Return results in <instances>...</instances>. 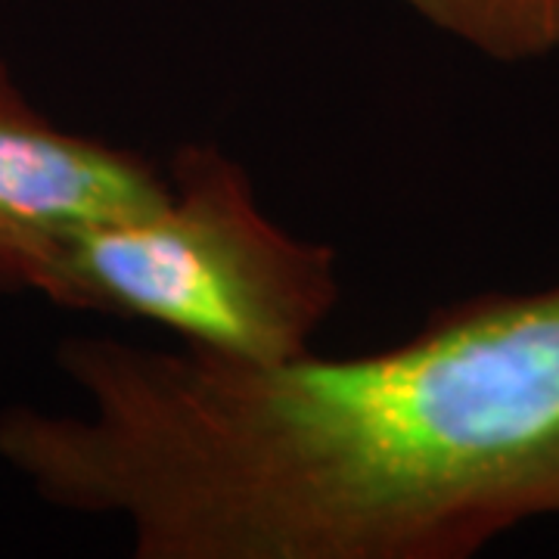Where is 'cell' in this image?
Wrapping results in <instances>:
<instances>
[{"label":"cell","instance_id":"obj_1","mask_svg":"<svg viewBox=\"0 0 559 559\" xmlns=\"http://www.w3.org/2000/svg\"><path fill=\"white\" fill-rule=\"evenodd\" d=\"M87 411L10 404L0 460L138 559H466L559 516V283L439 305L352 358L116 336L53 352Z\"/></svg>","mask_w":559,"mask_h":559},{"label":"cell","instance_id":"obj_2","mask_svg":"<svg viewBox=\"0 0 559 559\" xmlns=\"http://www.w3.org/2000/svg\"><path fill=\"white\" fill-rule=\"evenodd\" d=\"M168 190L124 215L62 230L32 293L69 311L140 320L221 358L280 364L314 352L342 299L340 252L261 212L218 143H183Z\"/></svg>","mask_w":559,"mask_h":559},{"label":"cell","instance_id":"obj_3","mask_svg":"<svg viewBox=\"0 0 559 559\" xmlns=\"http://www.w3.org/2000/svg\"><path fill=\"white\" fill-rule=\"evenodd\" d=\"M165 190V168L44 116L0 60V296L32 293L62 230L150 205Z\"/></svg>","mask_w":559,"mask_h":559},{"label":"cell","instance_id":"obj_4","mask_svg":"<svg viewBox=\"0 0 559 559\" xmlns=\"http://www.w3.org/2000/svg\"><path fill=\"white\" fill-rule=\"evenodd\" d=\"M419 22L485 60L516 66L559 57V0H395Z\"/></svg>","mask_w":559,"mask_h":559}]
</instances>
